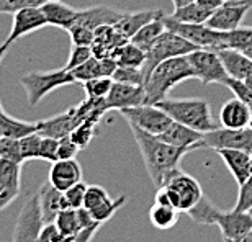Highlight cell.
<instances>
[{"label":"cell","instance_id":"cell-53","mask_svg":"<svg viewBox=\"0 0 252 242\" xmlns=\"http://www.w3.org/2000/svg\"><path fill=\"white\" fill-rule=\"evenodd\" d=\"M224 242H252V231H249L248 234H244L243 238H238V239H224Z\"/></svg>","mask_w":252,"mask_h":242},{"label":"cell","instance_id":"cell-13","mask_svg":"<svg viewBox=\"0 0 252 242\" xmlns=\"http://www.w3.org/2000/svg\"><path fill=\"white\" fill-rule=\"evenodd\" d=\"M46 25H48V20L44 17L41 7H30V8L20 10V12L13 15V23H12V28H10V33L7 39H5V43L12 44L17 41V39L44 28Z\"/></svg>","mask_w":252,"mask_h":242},{"label":"cell","instance_id":"cell-21","mask_svg":"<svg viewBox=\"0 0 252 242\" xmlns=\"http://www.w3.org/2000/svg\"><path fill=\"white\" fill-rule=\"evenodd\" d=\"M39 196V206H41V213L46 224H54L58 214L63 210H65V200L64 191L58 190L51 182H44L38 190Z\"/></svg>","mask_w":252,"mask_h":242},{"label":"cell","instance_id":"cell-47","mask_svg":"<svg viewBox=\"0 0 252 242\" xmlns=\"http://www.w3.org/2000/svg\"><path fill=\"white\" fill-rule=\"evenodd\" d=\"M224 87H228L231 92L234 93L236 98L243 100L244 103H248L251 110H252V90L249 89V85L244 82V80H238V79H231L224 82Z\"/></svg>","mask_w":252,"mask_h":242},{"label":"cell","instance_id":"cell-10","mask_svg":"<svg viewBox=\"0 0 252 242\" xmlns=\"http://www.w3.org/2000/svg\"><path fill=\"white\" fill-rule=\"evenodd\" d=\"M187 58L195 70L196 79L203 85H224V82L228 80L229 75L226 72L218 51H215V49H195L193 53L187 54Z\"/></svg>","mask_w":252,"mask_h":242},{"label":"cell","instance_id":"cell-56","mask_svg":"<svg viewBox=\"0 0 252 242\" xmlns=\"http://www.w3.org/2000/svg\"><path fill=\"white\" fill-rule=\"evenodd\" d=\"M244 82H246V84H248V85H249V89L252 90V75H251V77H248V79H246V80H244Z\"/></svg>","mask_w":252,"mask_h":242},{"label":"cell","instance_id":"cell-34","mask_svg":"<svg viewBox=\"0 0 252 242\" xmlns=\"http://www.w3.org/2000/svg\"><path fill=\"white\" fill-rule=\"evenodd\" d=\"M213 15L211 10H206L203 8L201 5H198L196 2H191L185 7H180V8H175L174 13L170 15L172 18H175L177 22H182V23H206L210 20V17Z\"/></svg>","mask_w":252,"mask_h":242},{"label":"cell","instance_id":"cell-60","mask_svg":"<svg viewBox=\"0 0 252 242\" xmlns=\"http://www.w3.org/2000/svg\"><path fill=\"white\" fill-rule=\"evenodd\" d=\"M46 2H58V0H46Z\"/></svg>","mask_w":252,"mask_h":242},{"label":"cell","instance_id":"cell-57","mask_svg":"<svg viewBox=\"0 0 252 242\" xmlns=\"http://www.w3.org/2000/svg\"><path fill=\"white\" fill-rule=\"evenodd\" d=\"M3 113H5V110H3V107H2V102H0V117H2Z\"/></svg>","mask_w":252,"mask_h":242},{"label":"cell","instance_id":"cell-9","mask_svg":"<svg viewBox=\"0 0 252 242\" xmlns=\"http://www.w3.org/2000/svg\"><path fill=\"white\" fill-rule=\"evenodd\" d=\"M120 113H122V117L126 120L128 124L138 126V128L148 131V133L154 136L164 133L169 128V124L174 121L162 108L151 103H143L138 105V107L125 108Z\"/></svg>","mask_w":252,"mask_h":242},{"label":"cell","instance_id":"cell-1","mask_svg":"<svg viewBox=\"0 0 252 242\" xmlns=\"http://www.w3.org/2000/svg\"><path fill=\"white\" fill-rule=\"evenodd\" d=\"M131 133L134 136V141L138 144V149L143 155L146 170L149 174V179L158 186H162L164 180L169 177L174 170L179 169L182 159L191 152L190 149L175 148V146L165 143L159 138L148 133V131L129 124Z\"/></svg>","mask_w":252,"mask_h":242},{"label":"cell","instance_id":"cell-27","mask_svg":"<svg viewBox=\"0 0 252 242\" xmlns=\"http://www.w3.org/2000/svg\"><path fill=\"white\" fill-rule=\"evenodd\" d=\"M118 62L113 58H95L92 56L87 62L80 64L79 67L72 69L70 72L75 77V80L80 84L87 82V80L102 77V75H112L117 70Z\"/></svg>","mask_w":252,"mask_h":242},{"label":"cell","instance_id":"cell-20","mask_svg":"<svg viewBox=\"0 0 252 242\" xmlns=\"http://www.w3.org/2000/svg\"><path fill=\"white\" fill-rule=\"evenodd\" d=\"M48 180L58 190L65 191L75 183L82 182V167L75 159H59L53 162Z\"/></svg>","mask_w":252,"mask_h":242},{"label":"cell","instance_id":"cell-16","mask_svg":"<svg viewBox=\"0 0 252 242\" xmlns=\"http://www.w3.org/2000/svg\"><path fill=\"white\" fill-rule=\"evenodd\" d=\"M146 103V89L143 85H131L115 80L112 90L107 97V105L110 110L122 112L125 108L138 107Z\"/></svg>","mask_w":252,"mask_h":242},{"label":"cell","instance_id":"cell-54","mask_svg":"<svg viewBox=\"0 0 252 242\" xmlns=\"http://www.w3.org/2000/svg\"><path fill=\"white\" fill-rule=\"evenodd\" d=\"M191 2H195V0H172L174 7L175 8H180V7H185V5H189Z\"/></svg>","mask_w":252,"mask_h":242},{"label":"cell","instance_id":"cell-11","mask_svg":"<svg viewBox=\"0 0 252 242\" xmlns=\"http://www.w3.org/2000/svg\"><path fill=\"white\" fill-rule=\"evenodd\" d=\"M203 148H210L213 151L221 149H239V151H252V129L251 128H218L206 131L203 134Z\"/></svg>","mask_w":252,"mask_h":242},{"label":"cell","instance_id":"cell-48","mask_svg":"<svg viewBox=\"0 0 252 242\" xmlns=\"http://www.w3.org/2000/svg\"><path fill=\"white\" fill-rule=\"evenodd\" d=\"M59 151V139L43 136L41 146H39V160H46V162H56Z\"/></svg>","mask_w":252,"mask_h":242},{"label":"cell","instance_id":"cell-6","mask_svg":"<svg viewBox=\"0 0 252 242\" xmlns=\"http://www.w3.org/2000/svg\"><path fill=\"white\" fill-rule=\"evenodd\" d=\"M196 48L193 43H190L189 39H185L180 34L165 30L160 36L156 39V43L151 46V49L146 53V62L141 69L144 72V77L148 79L149 74L156 69V65L160 64L165 59L170 58H179V56H187V54L193 53Z\"/></svg>","mask_w":252,"mask_h":242},{"label":"cell","instance_id":"cell-30","mask_svg":"<svg viewBox=\"0 0 252 242\" xmlns=\"http://www.w3.org/2000/svg\"><path fill=\"white\" fill-rule=\"evenodd\" d=\"M165 30H167V28H165V25L162 22V17H159V18L153 20L151 23H148L146 27L141 28L139 31L129 39V41L134 43L136 46H139L143 51L148 53L151 49V46L156 43V39H158L160 34L165 31Z\"/></svg>","mask_w":252,"mask_h":242},{"label":"cell","instance_id":"cell-59","mask_svg":"<svg viewBox=\"0 0 252 242\" xmlns=\"http://www.w3.org/2000/svg\"><path fill=\"white\" fill-rule=\"evenodd\" d=\"M248 128H251V129H252V117H251V120H249V126H248Z\"/></svg>","mask_w":252,"mask_h":242},{"label":"cell","instance_id":"cell-15","mask_svg":"<svg viewBox=\"0 0 252 242\" xmlns=\"http://www.w3.org/2000/svg\"><path fill=\"white\" fill-rule=\"evenodd\" d=\"M20 179H22V164L0 157V211L18 198Z\"/></svg>","mask_w":252,"mask_h":242},{"label":"cell","instance_id":"cell-24","mask_svg":"<svg viewBox=\"0 0 252 242\" xmlns=\"http://www.w3.org/2000/svg\"><path fill=\"white\" fill-rule=\"evenodd\" d=\"M162 10H138V12H125V15L120 18L117 25H113L115 30L125 36L126 39H131L141 28L151 23L153 20L162 17Z\"/></svg>","mask_w":252,"mask_h":242},{"label":"cell","instance_id":"cell-8","mask_svg":"<svg viewBox=\"0 0 252 242\" xmlns=\"http://www.w3.org/2000/svg\"><path fill=\"white\" fill-rule=\"evenodd\" d=\"M44 226L46 223L41 213V206H39L38 193L28 196L15 223L12 242H41Z\"/></svg>","mask_w":252,"mask_h":242},{"label":"cell","instance_id":"cell-46","mask_svg":"<svg viewBox=\"0 0 252 242\" xmlns=\"http://www.w3.org/2000/svg\"><path fill=\"white\" fill-rule=\"evenodd\" d=\"M67 33H69L72 44H79V46H92L94 44L95 31H92V30L80 27V25H72V27L67 30Z\"/></svg>","mask_w":252,"mask_h":242},{"label":"cell","instance_id":"cell-18","mask_svg":"<svg viewBox=\"0 0 252 242\" xmlns=\"http://www.w3.org/2000/svg\"><path fill=\"white\" fill-rule=\"evenodd\" d=\"M123 15L125 12L118 8L108 7V5H97V7L79 10L74 25H80V27H85L95 31L97 28L105 27V25H112V27L117 25Z\"/></svg>","mask_w":252,"mask_h":242},{"label":"cell","instance_id":"cell-32","mask_svg":"<svg viewBox=\"0 0 252 242\" xmlns=\"http://www.w3.org/2000/svg\"><path fill=\"white\" fill-rule=\"evenodd\" d=\"M112 58L117 60L118 65H123V67H143L146 62V51L136 46L134 43L128 41L123 46H120Z\"/></svg>","mask_w":252,"mask_h":242},{"label":"cell","instance_id":"cell-61","mask_svg":"<svg viewBox=\"0 0 252 242\" xmlns=\"http://www.w3.org/2000/svg\"><path fill=\"white\" fill-rule=\"evenodd\" d=\"M249 213H251V216H252V208H251V210H249Z\"/></svg>","mask_w":252,"mask_h":242},{"label":"cell","instance_id":"cell-58","mask_svg":"<svg viewBox=\"0 0 252 242\" xmlns=\"http://www.w3.org/2000/svg\"><path fill=\"white\" fill-rule=\"evenodd\" d=\"M244 2H246V3H248V5H249V7L252 8V0H244Z\"/></svg>","mask_w":252,"mask_h":242},{"label":"cell","instance_id":"cell-17","mask_svg":"<svg viewBox=\"0 0 252 242\" xmlns=\"http://www.w3.org/2000/svg\"><path fill=\"white\" fill-rule=\"evenodd\" d=\"M216 226L223 239H238L252 231V216L249 211H238L234 208L229 211L221 210L216 218Z\"/></svg>","mask_w":252,"mask_h":242},{"label":"cell","instance_id":"cell-29","mask_svg":"<svg viewBox=\"0 0 252 242\" xmlns=\"http://www.w3.org/2000/svg\"><path fill=\"white\" fill-rule=\"evenodd\" d=\"M38 121H25L10 117L8 113H3L0 117V134L3 138H13V139H22L25 136L38 133Z\"/></svg>","mask_w":252,"mask_h":242},{"label":"cell","instance_id":"cell-43","mask_svg":"<svg viewBox=\"0 0 252 242\" xmlns=\"http://www.w3.org/2000/svg\"><path fill=\"white\" fill-rule=\"evenodd\" d=\"M92 56H94L92 46H79V44H72V46H70L69 59H67V62H65L64 69L72 70L75 67H79L80 64L87 62Z\"/></svg>","mask_w":252,"mask_h":242},{"label":"cell","instance_id":"cell-22","mask_svg":"<svg viewBox=\"0 0 252 242\" xmlns=\"http://www.w3.org/2000/svg\"><path fill=\"white\" fill-rule=\"evenodd\" d=\"M216 152L223 159V162L226 164V167H228L238 185H243L252 175V157L248 151L221 149L216 151Z\"/></svg>","mask_w":252,"mask_h":242},{"label":"cell","instance_id":"cell-28","mask_svg":"<svg viewBox=\"0 0 252 242\" xmlns=\"http://www.w3.org/2000/svg\"><path fill=\"white\" fill-rule=\"evenodd\" d=\"M41 10L48 20V25L63 28L65 31L74 25L75 17H77V13H79V10H75L74 7H70V5L64 3L63 0H58V2H44L41 5Z\"/></svg>","mask_w":252,"mask_h":242},{"label":"cell","instance_id":"cell-38","mask_svg":"<svg viewBox=\"0 0 252 242\" xmlns=\"http://www.w3.org/2000/svg\"><path fill=\"white\" fill-rule=\"evenodd\" d=\"M113 80L123 84H131V85H143L146 84L144 72L141 67H123L118 65L117 70L113 72Z\"/></svg>","mask_w":252,"mask_h":242},{"label":"cell","instance_id":"cell-49","mask_svg":"<svg viewBox=\"0 0 252 242\" xmlns=\"http://www.w3.org/2000/svg\"><path fill=\"white\" fill-rule=\"evenodd\" d=\"M251 208H252V175L243 185H239L238 200H236L234 205V210L238 211H249Z\"/></svg>","mask_w":252,"mask_h":242},{"label":"cell","instance_id":"cell-12","mask_svg":"<svg viewBox=\"0 0 252 242\" xmlns=\"http://www.w3.org/2000/svg\"><path fill=\"white\" fill-rule=\"evenodd\" d=\"M249 10L251 7L244 0H226L220 8L215 10L206 25L218 31L229 33L241 27Z\"/></svg>","mask_w":252,"mask_h":242},{"label":"cell","instance_id":"cell-25","mask_svg":"<svg viewBox=\"0 0 252 242\" xmlns=\"http://www.w3.org/2000/svg\"><path fill=\"white\" fill-rule=\"evenodd\" d=\"M218 54L231 79L246 80L252 75V59L248 54L233 48L218 49Z\"/></svg>","mask_w":252,"mask_h":242},{"label":"cell","instance_id":"cell-39","mask_svg":"<svg viewBox=\"0 0 252 242\" xmlns=\"http://www.w3.org/2000/svg\"><path fill=\"white\" fill-rule=\"evenodd\" d=\"M112 196L108 195V191L100 185H89L87 186V193H85L84 200V208L87 211L97 210L98 206H102L105 201H108Z\"/></svg>","mask_w":252,"mask_h":242},{"label":"cell","instance_id":"cell-5","mask_svg":"<svg viewBox=\"0 0 252 242\" xmlns=\"http://www.w3.org/2000/svg\"><path fill=\"white\" fill-rule=\"evenodd\" d=\"M162 22L167 30L189 39L190 43H193L200 49H215V51H218V49H224L226 43H228V33L210 28L206 23H182L165 13L162 15Z\"/></svg>","mask_w":252,"mask_h":242},{"label":"cell","instance_id":"cell-2","mask_svg":"<svg viewBox=\"0 0 252 242\" xmlns=\"http://www.w3.org/2000/svg\"><path fill=\"white\" fill-rule=\"evenodd\" d=\"M190 79H196V75L187 56L162 60L160 64L156 65V69L146 79V103L156 105L167 97V93L175 85Z\"/></svg>","mask_w":252,"mask_h":242},{"label":"cell","instance_id":"cell-3","mask_svg":"<svg viewBox=\"0 0 252 242\" xmlns=\"http://www.w3.org/2000/svg\"><path fill=\"white\" fill-rule=\"evenodd\" d=\"M160 107L170 118L177 123L190 126L196 131L206 133L215 128H218L216 121L211 115L210 103L203 98H169L156 103Z\"/></svg>","mask_w":252,"mask_h":242},{"label":"cell","instance_id":"cell-35","mask_svg":"<svg viewBox=\"0 0 252 242\" xmlns=\"http://www.w3.org/2000/svg\"><path fill=\"white\" fill-rule=\"evenodd\" d=\"M54 226L58 228L59 233L65 236H77L80 231H84L79 210H75V208L63 210L61 213L58 214L56 221H54Z\"/></svg>","mask_w":252,"mask_h":242},{"label":"cell","instance_id":"cell-52","mask_svg":"<svg viewBox=\"0 0 252 242\" xmlns=\"http://www.w3.org/2000/svg\"><path fill=\"white\" fill-rule=\"evenodd\" d=\"M196 3L201 5L203 8L206 10H211V12H215L216 8H220L221 5H223L226 0H195Z\"/></svg>","mask_w":252,"mask_h":242},{"label":"cell","instance_id":"cell-26","mask_svg":"<svg viewBox=\"0 0 252 242\" xmlns=\"http://www.w3.org/2000/svg\"><path fill=\"white\" fill-rule=\"evenodd\" d=\"M128 41L129 39L122 36L112 25L100 27L95 30V39L92 44L94 56L95 58H112L113 53Z\"/></svg>","mask_w":252,"mask_h":242},{"label":"cell","instance_id":"cell-14","mask_svg":"<svg viewBox=\"0 0 252 242\" xmlns=\"http://www.w3.org/2000/svg\"><path fill=\"white\" fill-rule=\"evenodd\" d=\"M38 123H39L38 133L41 136H49V138L61 139L64 136H69L80 123H84V118L80 117L79 108L72 107L63 113L56 115V117L41 120V121H38Z\"/></svg>","mask_w":252,"mask_h":242},{"label":"cell","instance_id":"cell-44","mask_svg":"<svg viewBox=\"0 0 252 242\" xmlns=\"http://www.w3.org/2000/svg\"><path fill=\"white\" fill-rule=\"evenodd\" d=\"M87 186L84 182H79L74 186H70L64 191V200H65V208H82L84 206V200H85V193H87Z\"/></svg>","mask_w":252,"mask_h":242},{"label":"cell","instance_id":"cell-55","mask_svg":"<svg viewBox=\"0 0 252 242\" xmlns=\"http://www.w3.org/2000/svg\"><path fill=\"white\" fill-rule=\"evenodd\" d=\"M8 46H10L8 43H3V44H0V62H2L3 56H5V54H7V51H8Z\"/></svg>","mask_w":252,"mask_h":242},{"label":"cell","instance_id":"cell-42","mask_svg":"<svg viewBox=\"0 0 252 242\" xmlns=\"http://www.w3.org/2000/svg\"><path fill=\"white\" fill-rule=\"evenodd\" d=\"M98 123L90 120H85L84 123H80L77 128H75L72 133H70V138L74 139V143L79 146L80 149L87 148L89 143L92 141V138L95 136V126Z\"/></svg>","mask_w":252,"mask_h":242},{"label":"cell","instance_id":"cell-7","mask_svg":"<svg viewBox=\"0 0 252 242\" xmlns=\"http://www.w3.org/2000/svg\"><path fill=\"white\" fill-rule=\"evenodd\" d=\"M162 186L167 190V193L172 200V205L180 213H187L190 208L198 203L203 198V190L198 180L191 175L185 174L182 169L174 170L167 179L164 180Z\"/></svg>","mask_w":252,"mask_h":242},{"label":"cell","instance_id":"cell-19","mask_svg":"<svg viewBox=\"0 0 252 242\" xmlns=\"http://www.w3.org/2000/svg\"><path fill=\"white\" fill-rule=\"evenodd\" d=\"M203 134L201 131H196L190 126H185L177 121H172L169 124V128L164 133L159 134V138L165 141V143L175 146V148H184V149H200L203 148Z\"/></svg>","mask_w":252,"mask_h":242},{"label":"cell","instance_id":"cell-62","mask_svg":"<svg viewBox=\"0 0 252 242\" xmlns=\"http://www.w3.org/2000/svg\"><path fill=\"white\" fill-rule=\"evenodd\" d=\"M251 157H252V151H251Z\"/></svg>","mask_w":252,"mask_h":242},{"label":"cell","instance_id":"cell-36","mask_svg":"<svg viewBox=\"0 0 252 242\" xmlns=\"http://www.w3.org/2000/svg\"><path fill=\"white\" fill-rule=\"evenodd\" d=\"M115 80L112 75H102V77L92 79L84 82L85 97L89 98H107L112 90Z\"/></svg>","mask_w":252,"mask_h":242},{"label":"cell","instance_id":"cell-51","mask_svg":"<svg viewBox=\"0 0 252 242\" xmlns=\"http://www.w3.org/2000/svg\"><path fill=\"white\" fill-rule=\"evenodd\" d=\"M103 224H95V226H90V228L80 231V233L75 236L74 242H92V239L95 238V234L98 233V229L102 228Z\"/></svg>","mask_w":252,"mask_h":242},{"label":"cell","instance_id":"cell-50","mask_svg":"<svg viewBox=\"0 0 252 242\" xmlns=\"http://www.w3.org/2000/svg\"><path fill=\"white\" fill-rule=\"evenodd\" d=\"M79 151H80V148L74 143V139L70 138V134L59 139V151H58L59 159H75V155H77Z\"/></svg>","mask_w":252,"mask_h":242},{"label":"cell","instance_id":"cell-45","mask_svg":"<svg viewBox=\"0 0 252 242\" xmlns=\"http://www.w3.org/2000/svg\"><path fill=\"white\" fill-rule=\"evenodd\" d=\"M46 0H0V15H15L23 8L41 7Z\"/></svg>","mask_w":252,"mask_h":242},{"label":"cell","instance_id":"cell-33","mask_svg":"<svg viewBox=\"0 0 252 242\" xmlns=\"http://www.w3.org/2000/svg\"><path fill=\"white\" fill-rule=\"evenodd\" d=\"M220 213H221V210L216 208L206 195H203V198H201L193 208H190L187 211V214L195 223L205 224V226H216V218H218Z\"/></svg>","mask_w":252,"mask_h":242},{"label":"cell","instance_id":"cell-63","mask_svg":"<svg viewBox=\"0 0 252 242\" xmlns=\"http://www.w3.org/2000/svg\"><path fill=\"white\" fill-rule=\"evenodd\" d=\"M0 139H2V134H0Z\"/></svg>","mask_w":252,"mask_h":242},{"label":"cell","instance_id":"cell-4","mask_svg":"<svg viewBox=\"0 0 252 242\" xmlns=\"http://www.w3.org/2000/svg\"><path fill=\"white\" fill-rule=\"evenodd\" d=\"M70 84H77L72 72L67 69L58 70H39V72H28L22 75L20 85L25 89L30 107H36L44 97L53 93L54 90L65 87Z\"/></svg>","mask_w":252,"mask_h":242},{"label":"cell","instance_id":"cell-23","mask_svg":"<svg viewBox=\"0 0 252 242\" xmlns=\"http://www.w3.org/2000/svg\"><path fill=\"white\" fill-rule=\"evenodd\" d=\"M251 117H252L251 107L236 97L228 100L220 110V123L224 128H234V129L248 128Z\"/></svg>","mask_w":252,"mask_h":242},{"label":"cell","instance_id":"cell-37","mask_svg":"<svg viewBox=\"0 0 252 242\" xmlns=\"http://www.w3.org/2000/svg\"><path fill=\"white\" fill-rule=\"evenodd\" d=\"M226 48L239 49V51L252 49V27H239L229 31Z\"/></svg>","mask_w":252,"mask_h":242},{"label":"cell","instance_id":"cell-40","mask_svg":"<svg viewBox=\"0 0 252 242\" xmlns=\"http://www.w3.org/2000/svg\"><path fill=\"white\" fill-rule=\"evenodd\" d=\"M41 138L39 133H32L20 139V148H22L23 160H39V146H41Z\"/></svg>","mask_w":252,"mask_h":242},{"label":"cell","instance_id":"cell-31","mask_svg":"<svg viewBox=\"0 0 252 242\" xmlns=\"http://www.w3.org/2000/svg\"><path fill=\"white\" fill-rule=\"evenodd\" d=\"M179 210H175L174 206H165V205H158L154 203L149 210V219L151 224L154 226L156 229L165 231L170 229L177 224L179 221Z\"/></svg>","mask_w":252,"mask_h":242},{"label":"cell","instance_id":"cell-41","mask_svg":"<svg viewBox=\"0 0 252 242\" xmlns=\"http://www.w3.org/2000/svg\"><path fill=\"white\" fill-rule=\"evenodd\" d=\"M0 157L12 160V162L23 164V155H22V148H20V139L13 138H3L0 139Z\"/></svg>","mask_w":252,"mask_h":242}]
</instances>
